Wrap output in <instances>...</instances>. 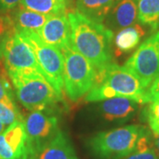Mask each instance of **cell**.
Segmentation results:
<instances>
[{
  "instance_id": "cell-9",
  "label": "cell",
  "mask_w": 159,
  "mask_h": 159,
  "mask_svg": "<svg viewBox=\"0 0 159 159\" xmlns=\"http://www.w3.org/2000/svg\"><path fill=\"white\" fill-rule=\"evenodd\" d=\"M27 134V159L45 145L60 130L57 118L45 111H31L24 119Z\"/></svg>"
},
{
  "instance_id": "cell-23",
  "label": "cell",
  "mask_w": 159,
  "mask_h": 159,
  "mask_svg": "<svg viewBox=\"0 0 159 159\" xmlns=\"http://www.w3.org/2000/svg\"><path fill=\"white\" fill-rule=\"evenodd\" d=\"M10 80L5 65L0 58V101L9 98L14 99Z\"/></svg>"
},
{
  "instance_id": "cell-27",
  "label": "cell",
  "mask_w": 159,
  "mask_h": 159,
  "mask_svg": "<svg viewBox=\"0 0 159 159\" xmlns=\"http://www.w3.org/2000/svg\"><path fill=\"white\" fill-rule=\"evenodd\" d=\"M156 147H157V149L159 153V135L156 136Z\"/></svg>"
},
{
  "instance_id": "cell-24",
  "label": "cell",
  "mask_w": 159,
  "mask_h": 159,
  "mask_svg": "<svg viewBox=\"0 0 159 159\" xmlns=\"http://www.w3.org/2000/svg\"><path fill=\"white\" fill-rule=\"evenodd\" d=\"M122 159H158L156 150L153 148H148L146 150H135Z\"/></svg>"
},
{
  "instance_id": "cell-7",
  "label": "cell",
  "mask_w": 159,
  "mask_h": 159,
  "mask_svg": "<svg viewBox=\"0 0 159 159\" xmlns=\"http://www.w3.org/2000/svg\"><path fill=\"white\" fill-rule=\"evenodd\" d=\"M0 58L9 76L30 73L42 74L34 51L18 31L1 43Z\"/></svg>"
},
{
  "instance_id": "cell-14",
  "label": "cell",
  "mask_w": 159,
  "mask_h": 159,
  "mask_svg": "<svg viewBox=\"0 0 159 159\" xmlns=\"http://www.w3.org/2000/svg\"><path fill=\"white\" fill-rule=\"evenodd\" d=\"M139 103L127 97H112L102 101L100 112L108 121H119L129 119L136 111Z\"/></svg>"
},
{
  "instance_id": "cell-10",
  "label": "cell",
  "mask_w": 159,
  "mask_h": 159,
  "mask_svg": "<svg viewBox=\"0 0 159 159\" xmlns=\"http://www.w3.org/2000/svg\"><path fill=\"white\" fill-rule=\"evenodd\" d=\"M27 156L24 121H17L0 134V159H27Z\"/></svg>"
},
{
  "instance_id": "cell-18",
  "label": "cell",
  "mask_w": 159,
  "mask_h": 159,
  "mask_svg": "<svg viewBox=\"0 0 159 159\" xmlns=\"http://www.w3.org/2000/svg\"><path fill=\"white\" fill-rule=\"evenodd\" d=\"M145 32L140 25L122 29L115 37L117 54L127 53L136 48Z\"/></svg>"
},
{
  "instance_id": "cell-21",
  "label": "cell",
  "mask_w": 159,
  "mask_h": 159,
  "mask_svg": "<svg viewBox=\"0 0 159 159\" xmlns=\"http://www.w3.org/2000/svg\"><path fill=\"white\" fill-rule=\"evenodd\" d=\"M10 11L11 10L0 11V45L4 40L17 31Z\"/></svg>"
},
{
  "instance_id": "cell-16",
  "label": "cell",
  "mask_w": 159,
  "mask_h": 159,
  "mask_svg": "<svg viewBox=\"0 0 159 159\" xmlns=\"http://www.w3.org/2000/svg\"><path fill=\"white\" fill-rule=\"evenodd\" d=\"M15 27L19 31L37 33L50 16L19 7L11 13Z\"/></svg>"
},
{
  "instance_id": "cell-2",
  "label": "cell",
  "mask_w": 159,
  "mask_h": 159,
  "mask_svg": "<svg viewBox=\"0 0 159 159\" xmlns=\"http://www.w3.org/2000/svg\"><path fill=\"white\" fill-rule=\"evenodd\" d=\"M127 97L139 104L149 102L148 92L141 81L124 66L111 63L96 72V81L86 95V102H102L112 97Z\"/></svg>"
},
{
  "instance_id": "cell-1",
  "label": "cell",
  "mask_w": 159,
  "mask_h": 159,
  "mask_svg": "<svg viewBox=\"0 0 159 159\" xmlns=\"http://www.w3.org/2000/svg\"><path fill=\"white\" fill-rule=\"evenodd\" d=\"M67 16L71 42L76 51L89 61L96 72L106 67L112 60L113 32L78 11L68 12Z\"/></svg>"
},
{
  "instance_id": "cell-28",
  "label": "cell",
  "mask_w": 159,
  "mask_h": 159,
  "mask_svg": "<svg viewBox=\"0 0 159 159\" xmlns=\"http://www.w3.org/2000/svg\"><path fill=\"white\" fill-rule=\"evenodd\" d=\"M5 129H6V125H3L2 123H0V134H1L3 131L5 130Z\"/></svg>"
},
{
  "instance_id": "cell-15",
  "label": "cell",
  "mask_w": 159,
  "mask_h": 159,
  "mask_svg": "<svg viewBox=\"0 0 159 159\" xmlns=\"http://www.w3.org/2000/svg\"><path fill=\"white\" fill-rule=\"evenodd\" d=\"M117 0H77L76 11L96 22L102 23Z\"/></svg>"
},
{
  "instance_id": "cell-6",
  "label": "cell",
  "mask_w": 159,
  "mask_h": 159,
  "mask_svg": "<svg viewBox=\"0 0 159 159\" xmlns=\"http://www.w3.org/2000/svg\"><path fill=\"white\" fill-rule=\"evenodd\" d=\"M17 31L34 51L42 74L57 94L63 96L65 60L62 52L57 47L45 43L37 33Z\"/></svg>"
},
{
  "instance_id": "cell-26",
  "label": "cell",
  "mask_w": 159,
  "mask_h": 159,
  "mask_svg": "<svg viewBox=\"0 0 159 159\" xmlns=\"http://www.w3.org/2000/svg\"><path fill=\"white\" fill-rule=\"evenodd\" d=\"M20 3V0H0V6L3 10H11L19 6Z\"/></svg>"
},
{
  "instance_id": "cell-19",
  "label": "cell",
  "mask_w": 159,
  "mask_h": 159,
  "mask_svg": "<svg viewBox=\"0 0 159 159\" xmlns=\"http://www.w3.org/2000/svg\"><path fill=\"white\" fill-rule=\"evenodd\" d=\"M139 21L156 29L159 27V0H137Z\"/></svg>"
},
{
  "instance_id": "cell-25",
  "label": "cell",
  "mask_w": 159,
  "mask_h": 159,
  "mask_svg": "<svg viewBox=\"0 0 159 159\" xmlns=\"http://www.w3.org/2000/svg\"><path fill=\"white\" fill-rule=\"evenodd\" d=\"M148 96L149 100H153L155 98H158L159 97V78L156 80L151 85L149 86L148 89Z\"/></svg>"
},
{
  "instance_id": "cell-11",
  "label": "cell",
  "mask_w": 159,
  "mask_h": 159,
  "mask_svg": "<svg viewBox=\"0 0 159 159\" xmlns=\"http://www.w3.org/2000/svg\"><path fill=\"white\" fill-rule=\"evenodd\" d=\"M37 34L45 43L55 46L59 50L66 45L71 40L67 13L51 15Z\"/></svg>"
},
{
  "instance_id": "cell-22",
  "label": "cell",
  "mask_w": 159,
  "mask_h": 159,
  "mask_svg": "<svg viewBox=\"0 0 159 159\" xmlns=\"http://www.w3.org/2000/svg\"><path fill=\"white\" fill-rule=\"evenodd\" d=\"M147 110V120L155 136L159 135V97L150 101Z\"/></svg>"
},
{
  "instance_id": "cell-13",
  "label": "cell",
  "mask_w": 159,
  "mask_h": 159,
  "mask_svg": "<svg viewBox=\"0 0 159 159\" xmlns=\"http://www.w3.org/2000/svg\"><path fill=\"white\" fill-rule=\"evenodd\" d=\"M135 0H121L117 3L104 20L106 27L111 31L130 27L137 20Z\"/></svg>"
},
{
  "instance_id": "cell-8",
  "label": "cell",
  "mask_w": 159,
  "mask_h": 159,
  "mask_svg": "<svg viewBox=\"0 0 159 159\" xmlns=\"http://www.w3.org/2000/svg\"><path fill=\"white\" fill-rule=\"evenodd\" d=\"M125 68L146 89L159 78V31L146 39L125 62Z\"/></svg>"
},
{
  "instance_id": "cell-17",
  "label": "cell",
  "mask_w": 159,
  "mask_h": 159,
  "mask_svg": "<svg viewBox=\"0 0 159 159\" xmlns=\"http://www.w3.org/2000/svg\"><path fill=\"white\" fill-rule=\"evenodd\" d=\"M67 0H20L19 7L44 15L67 12Z\"/></svg>"
},
{
  "instance_id": "cell-5",
  "label": "cell",
  "mask_w": 159,
  "mask_h": 159,
  "mask_svg": "<svg viewBox=\"0 0 159 159\" xmlns=\"http://www.w3.org/2000/svg\"><path fill=\"white\" fill-rule=\"evenodd\" d=\"M65 60L64 89L73 102L86 96L96 81V70L89 61L76 51L71 40L60 49Z\"/></svg>"
},
{
  "instance_id": "cell-3",
  "label": "cell",
  "mask_w": 159,
  "mask_h": 159,
  "mask_svg": "<svg viewBox=\"0 0 159 159\" xmlns=\"http://www.w3.org/2000/svg\"><path fill=\"white\" fill-rule=\"evenodd\" d=\"M147 132L142 125L122 126L93 135L87 146L97 159H122L135 151L139 140Z\"/></svg>"
},
{
  "instance_id": "cell-20",
  "label": "cell",
  "mask_w": 159,
  "mask_h": 159,
  "mask_svg": "<svg viewBox=\"0 0 159 159\" xmlns=\"http://www.w3.org/2000/svg\"><path fill=\"white\" fill-rule=\"evenodd\" d=\"M17 121H24V118L14 99L9 98L0 101V123L6 126Z\"/></svg>"
},
{
  "instance_id": "cell-4",
  "label": "cell",
  "mask_w": 159,
  "mask_h": 159,
  "mask_svg": "<svg viewBox=\"0 0 159 159\" xmlns=\"http://www.w3.org/2000/svg\"><path fill=\"white\" fill-rule=\"evenodd\" d=\"M11 80L19 102L31 111H43L62 99L41 73L13 74Z\"/></svg>"
},
{
  "instance_id": "cell-12",
  "label": "cell",
  "mask_w": 159,
  "mask_h": 159,
  "mask_svg": "<svg viewBox=\"0 0 159 159\" xmlns=\"http://www.w3.org/2000/svg\"><path fill=\"white\" fill-rule=\"evenodd\" d=\"M29 159H78L67 135L62 131Z\"/></svg>"
}]
</instances>
